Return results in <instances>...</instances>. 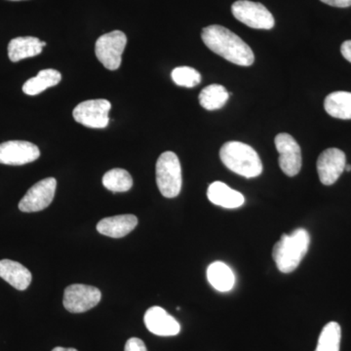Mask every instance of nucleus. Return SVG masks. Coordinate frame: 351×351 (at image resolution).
Masks as SVG:
<instances>
[{"instance_id": "nucleus-2", "label": "nucleus", "mask_w": 351, "mask_h": 351, "mask_svg": "<svg viewBox=\"0 0 351 351\" xmlns=\"http://www.w3.org/2000/svg\"><path fill=\"white\" fill-rule=\"evenodd\" d=\"M309 244L311 237L304 228H298L290 234L283 233L272 250V257L279 271L291 274L297 269L308 251Z\"/></svg>"}, {"instance_id": "nucleus-7", "label": "nucleus", "mask_w": 351, "mask_h": 351, "mask_svg": "<svg viewBox=\"0 0 351 351\" xmlns=\"http://www.w3.org/2000/svg\"><path fill=\"white\" fill-rule=\"evenodd\" d=\"M112 105L105 99L88 100L76 106L73 110V119L76 122L89 128L103 129L108 125Z\"/></svg>"}, {"instance_id": "nucleus-19", "label": "nucleus", "mask_w": 351, "mask_h": 351, "mask_svg": "<svg viewBox=\"0 0 351 351\" xmlns=\"http://www.w3.org/2000/svg\"><path fill=\"white\" fill-rule=\"evenodd\" d=\"M324 108L330 117L335 119H351V93L337 91L328 95L324 101Z\"/></svg>"}, {"instance_id": "nucleus-14", "label": "nucleus", "mask_w": 351, "mask_h": 351, "mask_svg": "<svg viewBox=\"0 0 351 351\" xmlns=\"http://www.w3.org/2000/svg\"><path fill=\"white\" fill-rule=\"evenodd\" d=\"M138 225L137 217L134 215H119L99 221L97 230L105 237L121 239L126 237Z\"/></svg>"}, {"instance_id": "nucleus-11", "label": "nucleus", "mask_w": 351, "mask_h": 351, "mask_svg": "<svg viewBox=\"0 0 351 351\" xmlns=\"http://www.w3.org/2000/svg\"><path fill=\"white\" fill-rule=\"evenodd\" d=\"M40 156L36 145L25 141H9L0 144V164L19 166L34 162Z\"/></svg>"}, {"instance_id": "nucleus-9", "label": "nucleus", "mask_w": 351, "mask_h": 351, "mask_svg": "<svg viewBox=\"0 0 351 351\" xmlns=\"http://www.w3.org/2000/svg\"><path fill=\"white\" fill-rule=\"evenodd\" d=\"M56 188L57 181L54 178H46L36 182L20 201L19 209L25 213L43 211L54 199Z\"/></svg>"}, {"instance_id": "nucleus-26", "label": "nucleus", "mask_w": 351, "mask_h": 351, "mask_svg": "<svg viewBox=\"0 0 351 351\" xmlns=\"http://www.w3.org/2000/svg\"><path fill=\"white\" fill-rule=\"evenodd\" d=\"M320 1L330 6L339 7V8L351 6V0H320Z\"/></svg>"}, {"instance_id": "nucleus-20", "label": "nucleus", "mask_w": 351, "mask_h": 351, "mask_svg": "<svg viewBox=\"0 0 351 351\" xmlns=\"http://www.w3.org/2000/svg\"><path fill=\"white\" fill-rule=\"evenodd\" d=\"M61 80L62 75L56 69H43L39 71L38 75L27 80L23 85V91L29 96H36L43 93L48 88L56 86Z\"/></svg>"}, {"instance_id": "nucleus-30", "label": "nucleus", "mask_w": 351, "mask_h": 351, "mask_svg": "<svg viewBox=\"0 0 351 351\" xmlns=\"http://www.w3.org/2000/svg\"><path fill=\"white\" fill-rule=\"evenodd\" d=\"M12 1H20V0H12Z\"/></svg>"}, {"instance_id": "nucleus-18", "label": "nucleus", "mask_w": 351, "mask_h": 351, "mask_svg": "<svg viewBox=\"0 0 351 351\" xmlns=\"http://www.w3.org/2000/svg\"><path fill=\"white\" fill-rule=\"evenodd\" d=\"M207 278L209 283L219 292H228L234 287V274L228 265L221 262H215L209 265Z\"/></svg>"}, {"instance_id": "nucleus-8", "label": "nucleus", "mask_w": 351, "mask_h": 351, "mask_svg": "<svg viewBox=\"0 0 351 351\" xmlns=\"http://www.w3.org/2000/svg\"><path fill=\"white\" fill-rule=\"evenodd\" d=\"M101 293L98 288L84 284H73L64 293V306L71 313H86L101 302Z\"/></svg>"}, {"instance_id": "nucleus-28", "label": "nucleus", "mask_w": 351, "mask_h": 351, "mask_svg": "<svg viewBox=\"0 0 351 351\" xmlns=\"http://www.w3.org/2000/svg\"><path fill=\"white\" fill-rule=\"evenodd\" d=\"M52 351H78L77 350H75V348H61V346H58V348H55L54 350Z\"/></svg>"}, {"instance_id": "nucleus-25", "label": "nucleus", "mask_w": 351, "mask_h": 351, "mask_svg": "<svg viewBox=\"0 0 351 351\" xmlns=\"http://www.w3.org/2000/svg\"><path fill=\"white\" fill-rule=\"evenodd\" d=\"M124 351H147L144 341L138 338H131L126 341Z\"/></svg>"}, {"instance_id": "nucleus-16", "label": "nucleus", "mask_w": 351, "mask_h": 351, "mask_svg": "<svg viewBox=\"0 0 351 351\" xmlns=\"http://www.w3.org/2000/svg\"><path fill=\"white\" fill-rule=\"evenodd\" d=\"M208 199L215 205L235 209L244 204V196L239 191H234L221 182H214L210 184L207 191Z\"/></svg>"}, {"instance_id": "nucleus-4", "label": "nucleus", "mask_w": 351, "mask_h": 351, "mask_svg": "<svg viewBox=\"0 0 351 351\" xmlns=\"http://www.w3.org/2000/svg\"><path fill=\"white\" fill-rule=\"evenodd\" d=\"M156 182L164 197H177L181 193V163L174 152H163L159 156L156 163Z\"/></svg>"}, {"instance_id": "nucleus-10", "label": "nucleus", "mask_w": 351, "mask_h": 351, "mask_svg": "<svg viewBox=\"0 0 351 351\" xmlns=\"http://www.w3.org/2000/svg\"><path fill=\"white\" fill-rule=\"evenodd\" d=\"M276 147L279 152V166L289 177H295L302 169V151L297 141L287 133L276 137Z\"/></svg>"}, {"instance_id": "nucleus-27", "label": "nucleus", "mask_w": 351, "mask_h": 351, "mask_svg": "<svg viewBox=\"0 0 351 351\" xmlns=\"http://www.w3.org/2000/svg\"><path fill=\"white\" fill-rule=\"evenodd\" d=\"M341 52L343 58L351 63V40H346L341 44Z\"/></svg>"}, {"instance_id": "nucleus-13", "label": "nucleus", "mask_w": 351, "mask_h": 351, "mask_svg": "<svg viewBox=\"0 0 351 351\" xmlns=\"http://www.w3.org/2000/svg\"><path fill=\"white\" fill-rule=\"evenodd\" d=\"M144 321L147 330L156 336H177L181 332V325L178 320L160 306L147 309Z\"/></svg>"}, {"instance_id": "nucleus-17", "label": "nucleus", "mask_w": 351, "mask_h": 351, "mask_svg": "<svg viewBox=\"0 0 351 351\" xmlns=\"http://www.w3.org/2000/svg\"><path fill=\"white\" fill-rule=\"evenodd\" d=\"M46 43L34 36L16 38L9 43L8 56L14 63L27 58L36 57L43 52Z\"/></svg>"}, {"instance_id": "nucleus-24", "label": "nucleus", "mask_w": 351, "mask_h": 351, "mask_svg": "<svg viewBox=\"0 0 351 351\" xmlns=\"http://www.w3.org/2000/svg\"><path fill=\"white\" fill-rule=\"evenodd\" d=\"M173 82L178 86L186 88H193L197 86L201 82V75L195 69L191 66H179L173 69L172 73Z\"/></svg>"}, {"instance_id": "nucleus-15", "label": "nucleus", "mask_w": 351, "mask_h": 351, "mask_svg": "<svg viewBox=\"0 0 351 351\" xmlns=\"http://www.w3.org/2000/svg\"><path fill=\"white\" fill-rule=\"evenodd\" d=\"M0 277L12 287L25 291L32 283V274L27 267L12 260L0 261Z\"/></svg>"}, {"instance_id": "nucleus-12", "label": "nucleus", "mask_w": 351, "mask_h": 351, "mask_svg": "<svg viewBox=\"0 0 351 351\" xmlns=\"http://www.w3.org/2000/svg\"><path fill=\"white\" fill-rule=\"evenodd\" d=\"M345 152L336 147L325 149L318 157L317 172L320 182L325 186H332L346 169Z\"/></svg>"}, {"instance_id": "nucleus-5", "label": "nucleus", "mask_w": 351, "mask_h": 351, "mask_svg": "<svg viewBox=\"0 0 351 351\" xmlns=\"http://www.w3.org/2000/svg\"><path fill=\"white\" fill-rule=\"evenodd\" d=\"M126 44V34L120 31H113L98 38L95 52L106 69L115 71L121 64L122 54L125 50Z\"/></svg>"}, {"instance_id": "nucleus-21", "label": "nucleus", "mask_w": 351, "mask_h": 351, "mask_svg": "<svg viewBox=\"0 0 351 351\" xmlns=\"http://www.w3.org/2000/svg\"><path fill=\"white\" fill-rule=\"evenodd\" d=\"M230 94L223 85L211 84L205 87L199 94L201 107L207 110H219L226 105Z\"/></svg>"}, {"instance_id": "nucleus-29", "label": "nucleus", "mask_w": 351, "mask_h": 351, "mask_svg": "<svg viewBox=\"0 0 351 351\" xmlns=\"http://www.w3.org/2000/svg\"><path fill=\"white\" fill-rule=\"evenodd\" d=\"M346 171H348V172H350L351 171V165L350 164H346Z\"/></svg>"}, {"instance_id": "nucleus-22", "label": "nucleus", "mask_w": 351, "mask_h": 351, "mask_svg": "<svg viewBox=\"0 0 351 351\" xmlns=\"http://www.w3.org/2000/svg\"><path fill=\"white\" fill-rule=\"evenodd\" d=\"M103 184L112 193H125L133 186V179L126 170L115 168L104 175Z\"/></svg>"}, {"instance_id": "nucleus-23", "label": "nucleus", "mask_w": 351, "mask_h": 351, "mask_svg": "<svg viewBox=\"0 0 351 351\" xmlns=\"http://www.w3.org/2000/svg\"><path fill=\"white\" fill-rule=\"evenodd\" d=\"M341 329L339 323L330 322L323 328L315 351H339Z\"/></svg>"}, {"instance_id": "nucleus-1", "label": "nucleus", "mask_w": 351, "mask_h": 351, "mask_svg": "<svg viewBox=\"0 0 351 351\" xmlns=\"http://www.w3.org/2000/svg\"><path fill=\"white\" fill-rule=\"evenodd\" d=\"M201 38L210 50L230 63L250 66L255 61L250 46L225 27L212 25L204 27Z\"/></svg>"}, {"instance_id": "nucleus-6", "label": "nucleus", "mask_w": 351, "mask_h": 351, "mask_svg": "<svg viewBox=\"0 0 351 351\" xmlns=\"http://www.w3.org/2000/svg\"><path fill=\"white\" fill-rule=\"evenodd\" d=\"M235 19L252 29H271L276 25L274 16L262 3L250 0H239L232 6Z\"/></svg>"}, {"instance_id": "nucleus-3", "label": "nucleus", "mask_w": 351, "mask_h": 351, "mask_svg": "<svg viewBox=\"0 0 351 351\" xmlns=\"http://www.w3.org/2000/svg\"><path fill=\"white\" fill-rule=\"evenodd\" d=\"M219 157L226 168L247 179L262 174L263 163L258 152L244 143H226L219 151Z\"/></svg>"}]
</instances>
